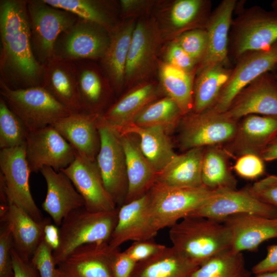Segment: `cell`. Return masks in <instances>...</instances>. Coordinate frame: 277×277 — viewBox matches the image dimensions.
Masks as SVG:
<instances>
[{
	"instance_id": "17",
	"label": "cell",
	"mask_w": 277,
	"mask_h": 277,
	"mask_svg": "<svg viewBox=\"0 0 277 277\" xmlns=\"http://www.w3.org/2000/svg\"><path fill=\"white\" fill-rule=\"evenodd\" d=\"M71 180L82 196L84 207L90 212L114 210L116 205L106 190L95 162L76 152L74 161L61 170Z\"/></svg>"
},
{
	"instance_id": "26",
	"label": "cell",
	"mask_w": 277,
	"mask_h": 277,
	"mask_svg": "<svg viewBox=\"0 0 277 277\" xmlns=\"http://www.w3.org/2000/svg\"><path fill=\"white\" fill-rule=\"evenodd\" d=\"M166 96L159 81L152 80L128 89L102 115L117 129L131 125L148 105Z\"/></svg>"
},
{
	"instance_id": "49",
	"label": "cell",
	"mask_w": 277,
	"mask_h": 277,
	"mask_svg": "<svg viewBox=\"0 0 277 277\" xmlns=\"http://www.w3.org/2000/svg\"><path fill=\"white\" fill-rule=\"evenodd\" d=\"M166 247L150 240L136 241L124 251L137 263L155 254Z\"/></svg>"
},
{
	"instance_id": "12",
	"label": "cell",
	"mask_w": 277,
	"mask_h": 277,
	"mask_svg": "<svg viewBox=\"0 0 277 277\" xmlns=\"http://www.w3.org/2000/svg\"><path fill=\"white\" fill-rule=\"evenodd\" d=\"M110 41V33L102 26L78 18L57 38L53 57L76 61H100Z\"/></svg>"
},
{
	"instance_id": "15",
	"label": "cell",
	"mask_w": 277,
	"mask_h": 277,
	"mask_svg": "<svg viewBox=\"0 0 277 277\" xmlns=\"http://www.w3.org/2000/svg\"><path fill=\"white\" fill-rule=\"evenodd\" d=\"M228 81L211 109L225 112L238 94L277 64V42L270 47L246 53L236 61Z\"/></svg>"
},
{
	"instance_id": "14",
	"label": "cell",
	"mask_w": 277,
	"mask_h": 277,
	"mask_svg": "<svg viewBox=\"0 0 277 277\" xmlns=\"http://www.w3.org/2000/svg\"><path fill=\"white\" fill-rule=\"evenodd\" d=\"M26 155L31 172L45 167L56 171L67 167L76 151L52 125L29 131L25 143Z\"/></svg>"
},
{
	"instance_id": "41",
	"label": "cell",
	"mask_w": 277,
	"mask_h": 277,
	"mask_svg": "<svg viewBox=\"0 0 277 277\" xmlns=\"http://www.w3.org/2000/svg\"><path fill=\"white\" fill-rule=\"evenodd\" d=\"M29 130L19 117L0 97V148H12L25 144Z\"/></svg>"
},
{
	"instance_id": "8",
	"label": "cell",
	"mask_w": 277,
	"mask_h": 277,
	"mask_svg": "<svg viewBox=\"0 0 277 277\" xmlns=\"http://www.w3.org/2000/svg\"><path fill=\"white\" fill-rule=\"evenodd\" d=\"M238 122L225 112L211 108L199 113L191 112L183 116L178 125L180 146L187 150L227 144L235 134Z\"/></svg>"
},
{
	"instance_id": "27",
	"label": "cell",
	"mask_w": 277,
	"mask_h": 277,
	"mask_svg": "<svg viewBox=\"0 0 277 277\" xmlns=\"http://www.w3.org/2000/svg\"><path fill=\"white\" fill-rule=\"evenodd\" d=\"M1 218L9 226L13 247L22 258L31 260L44 237V228L50 221L37 222L15 204L1 205Z\"/></svg>"
},
{
	"instance_id": "37",
	"label": "cell",
	"mask_w": 277,
	"mask_h": 277,
	"mask_svg": "<svg viewBox=\"0 0 277 277\" xmlns=\"http://www.w3.org/2000/svg\"><path fill=\"white\" fill-rule=\"evenodd\" d=\"M157 75L164 93L175 102L184 115L192 112L196 74L185 72L160 60Z\"/></svg>"
},
{
	"instance_id": "21",
	"label": "cell",
	"mask_w": 277,
	"mask_h": 277,
	"mask_svg": "<svg viewBox=\"0 0 277 277\" xmlns=\"http://www.w3.org/2000/svg\"><path fill=\"white\" fill-rule=\"evenodd\" d=\"M149 203L147 192L120 207L117 222L109 241L111 247L117 249L129 241L150 240L157 234L158 231L152 223Z\"/></svg>"
},
{
	"instance_id": "31",
	"label": "cell",
	"mask_w": 277,
	"mask_h": 277,
	"mask_svg": "<svg viewBox=\"0 0 277 277\" xmlns=\"http://www.w3.org/2000/svg\"><path fill=\"white\" fill-rule=\"evenodd\" d=\"M134 138L132 134H121L128 180L127 194L124 204L146 194L156 183L158 174L143 154Z\"/></svg>"
},
{
	"instance_id": "10",
	"label": "cell",
	"mask_w": 277,
	"mask_h": 277,
	"mask_svg": "<svg viewBox=\"0 0 277 277\" xmlns=\"http://www.w3.org/2000/svg\"><path fill=\"white\" fill-rule=\"evenodd\" d=\"M230 50L236 61L244 54L268 48L277 42V13L255 7L232 19Z\"/></svg>"
},
{
	"instance_id": "51",
	"label": "cell",
	"mask_w": 277,
	"mask_h": 277,
	"mask_svg": "<svg viewBox=\"0 0 277 277\" xmlns=\"http://www.w3.org/2000/svg\"><path fill=\"white\" fill-rule=\"evenodd\" d=\"M11 254L13 277H40L31 260L22 258L13 247Z\"/></svg>"
},
{
	"instance_id": "9",
	"label": "cell",
	"mask_w": 277,
	"mask_h": 277,
	"mask_svg": "<svg viewBox=\"0 0 277 277\" xmlns=\"http://www.w3.org/2000/svg\"><path fill=\"white\" fill-rule=\"evenodd\" d=\"M100 148L96 163L104 186L113 201L121 206L128 191L126 159L121 134L100 116L98 121Z\"/></svg>"
},
{
	"instance_id": "6",
	"label": "cell",
	"mask_w": 277,
	"mask_h": 277,
	"mask_svg": "<svg viewBox=\"0 0 277 277\" xmlns=\"http://www.w3.org/2000/svg\"><path fill=\"white\" fill-rule=\"evenodd\" d=\"M163 44L151 15L137 19L127 57L124 88L154 79Z\"/></svg>"
},
{
	"instance_id": "3",
	"label": "cell",
	"mask_w": 277,
	"mask_h": 277,
	"mask_svg": "<svg viewBox=\"0 0 277 277\" xmlns=\"http://www.w3.org/2000/svg\"><path fill=\"white\" fill-rule=\"evenodd\" d=\"M118 209L90 212L83 207L69 213L58 227L59 245L53 251L56 265L82 245L109 242L117 222Z\"/></svg>"
},
{
	"instance_id": "45",
	"label": "cell",
	"mask_w": 277,
	"mask_h": 277,
	"mask_svg": "<svg viewBox=\"0 0 277 277\" xmlns=\"http://www.w3.org/2000/svg\"><path fill=\"white\" fill-rule=\"evenodd\" d=\"M246 189L262 202L277 209V175H269Z\"/></svg>"
},
{
	"instance_id": "35",
	"label": "cell",
	"mask_w": 277,
	"mask_h": 277,
	"mask_svg": "<svg viewBox=\"0 0 277 277\" xmlns=\"http://www.w3.org/2000/svg\"><path fill=\"white\" fill-rule=\"evenodd\" d=\"M199 266L172 246L137 262L130 277H189Z\"/></svg>"
},
{
	"instance_id": "42",
	"label": "cell",
	"mask_w": 277,
	"mask_h": 277,
	"mask_svg": "<svg viewBox=\"0 0 277 277\" xmlns=\"http://www.w3.org/2000/svg\"><path fill=\"white\" fill-rule=\"evenodd\" d=\"M160 60L176 68L191 73H197L198 64L175 41L164 43Z\"/></svg>"
},
{
	"instance_id": "47",
	"label": "cell",
	"mask_w": 277,
	"mask_h": 277,
	"mask_svg": "<svg viewBox=\"0 0 277 277\" xmlns=\"http://www.w3.org/2000/svg\"><path fill=\"white\" fill-rule=\"evenodd\" d=\"M13 239L9 226L4 222L0 232V277H13Z\"/></svg>"
},
{
	"instance_id": "48",
	"label": "cell",
	"mask_w": 277,
	"mask_h": 277,
	"mask_svg": "<svg viewBox=\"0 0 277 277\" xmlns=\"http://www.w3.org/2000/svg\"><path fill=\"white\" fill-rule=\"evenodd\" d=\"M155 0H120L118 1L122 20L150 16Z\"/></svg>"
},
{
	"instance_id": "24",
	"label": "cell",
	"mask_w": 277,
	"mask_h": 277,
	"mask_svg": "<svg viewBox=\"0 0 277 277\" xmlns=\"http://www.w3.org/2000/svg\"><path fill=\"white\" fill-rule=\"evenodd\" d=\"M40 172L47 185L42 208L59 227L69 213L84 206V200L69 178L62 171L45 167Z\"/></svg>"
},
{
	"instance_id": "44",
	"label": "cell",
	"mask_w": 277,
	"mask_h": 277,
	"mask_svg": "<svg viewBox=\"0 0 277 277\" xmlns=\"http://www.w3.org/2000/svg\"><path fill=\"white\" fill-rule=\"evenodd\" d=\"M53 251L44 239L31 258L30 260L40 277H60Z\"/></svg>"
},
{
	"instance_id": "50",
	"label": "cell",
	"mask_w": 277,
	"mask_h": 277,
	"mask_svg": "<svg viewBox=\"0 0 277 277\" xmlns=\"http://www.w3.org/2000/svg\"><path fill=\"white\" fill-rule=\"evenodd\" d=\"M136 263L124 251L117 250L112 261V276L130 277Z\"/></svg>"
},
{
	"instance_id": "20",
	"label": "cell",
	"mask_w": 277,
	"mask_h": 277,
	"mask_svg": "<svg viewBox=\"0 0 277 277\" xmlns=\"http://www.w3.org/2000/svg\"><path fill=\"white\" fill-rule=\"evenodd\" d=\"M225 113L237 121L250 114L277 117V81L274 75L265 73L244 88Z\"/></svg>"
},
{
	"instance_id": "39",
	"label": "cell",
	"mask_w": 277,
	"mask_h": 277,
	"mask_svg": "<svg viewBox=\"0 0 277 277\" xmlns=\"http://www.w3.org/2000/svg\"><path fill=\"white\" fill-rule=\"evenodd\" d=\"M184 115L175 102L166 95L148 105L131 125L145 128L160 127L171 133Z\"/></svg>"
},
{
	"instance_id": "57",
	"label": "cell",
	"mask_w": 277,
	"mask_h": 277,
	"mask_svg": "<svg viewBox=\"0 0 277 277\" xmlns=\"http://www.w3.org/2000/svg\"><path fill=\"white\" fill-rule=\"evenodd\" d=\"M273 70L275 71V74L273 75L274 77L275 78L276 81H277V64L275 66L274 69H273Z\"/></svg>"
},
{
	"instance_id": "4",
	"label": "cell",
	"mask_w": 277,
	"mask_h": 277,
	"mask_svg": "<svg viewBox=\"0 0 277 277\" xmlns=\"http://www.w3.org/2000/svg\"><path fill=\"white\" fill-rule=\"evenodd\" d=\"M219 190L204 185L196 188H177L156 182L148 192L153 225L157 231L171 227L189 216Z\"/></svg>"
},
{
	"instance_id": "43",
	"label": "cell",
	"mask_w": 277,
	"mask_h": 277,
	"mask_svg": "<svg viewBox=\"0 0 277 277\" xmlns=\"http://www.w3.org/2000/svg\"><path fill=\"white\" fill-rule=\"evenodd\" d=\"M174 40L198 64L199 67L207 49V35L205 28L187 31Z\"/></svg>"
},
{
	"instance_id": "55",
	"label": "cell",
	"mask_w": 277,
	"mask_h": 277,
	"mask_svg": "<svg viewBox=\"0 0 277 277\" xmlns=\"http://www.w3.org/2000/svg\"><path fill=\"white\" fill-rule=\"evenodd\" d=\"M256 277H277V271L259 273L256 274Z\"/></svg>"
},
{
	"instance_id": "32",
	"label": "cell",
	"mask_w": 277,
	"mask_h": 277,
	"mask_svg": "<svg viewBox=\"0 0 277 277\" xmlns=\"http://www.w3.org/2000/svg\"><path fill=\"white\" fill-rule=\"evenodd\" d=\"M204 147L176 154L157 174L156 182L177 188H196L203 185L202 164Z\"/></svg>"
},
{
	"instance_id": "18",
	"label": "cell",
	"mask_w": 277,
	"mask_h": 277,
	"mask_svg": "<svg viewBox=\"0 0 277 277\" xmlns=\"http://www.w3.org/2000/svg\"><path fill=\"white\" fill-rule=\"evenodd\" d=\"M74 62L82 112L103 115L114 102V91L100 65Z\"/></svg>"
},
{
	"instance_id": "11",
	"label": "cell",
	"mask_w": 277,
	"mask_h": 277,
	"mask_svg": "<svg viewBox=\"0 0 277 277\" xmlns=\"http://www.w3.org/2000/svg\"><path fill=\"white\" fill-rule=\"evenodd\" d=\"M211 13L209 1L157 0L150 15L164 44L187 31L205 28Z\"/></svg>"
},
{
	"instance_id": "56",
	"label": "cell",
	"mask_w": 277,
	"mask_h": 277,
	"mask_svg": "<svg viewBox=\"0 0 277 277\" xmlns=\"http://www.w3.org/2000/svg\"><path fill=\"white\" fill-rule=\"evenodd\" d=\"M272 11L277 13V0H274L271 3Z\"/></svg>"
},
{
	"instance_id": "58",
	"label": "cell",
	"mask_w": 277,
	"mask_h": 277,
	"mask_svg": "<svg viewBox=\"0 0 277 277\" xmlns=\"http://www.w3.org/2000/svg\"></svg>"
},
{
	"instance_id": "36",
	"label": "cell",
	"mask_w": 277,
	"mask_h": 277,
	"mask_svg": "<svg viewBox=\"0 0 277 277\" xmlns=\"http://www.w3.org/2000/svg\"><path fill=\"white\" fill-rule=\"evenodd\" d=\"M226 64L208 66L197 72L194 82L192 112H201L214 105L232 71Z\"/></svg>"
},
{
	"instance_id": "2",
	"label": "cell",
	"mask_w": 277,
	"mask_h": 277,
	"mask_svg": "<svg viewBox=\"0 0 277 277\" xmlns=\"http://www.w3.org/2000/svg\"><path fill=\"white\" fill-rule=\"evenodd\" d=\"M169 228L172 247L198 266L231 249L229 231L222 222L188 216Z\"/></svg>"
},
{
	"instance_id": "22",
	"label": "cell",
	"mask_w": 277,
	"mask_h": 277,
	"mask_svg": "<svg viewBox=\"0 0 277 277\" xmlns=\"http://www.w3.org/2000/svg\"><path fill=\"white\" fill-rule=\"evenodd\" d=\"M277 136V117L257 114L244 116L238 122L233 138L224 149L229 155H259Z\"/></svg>"
},
{
	"instance_id": "13",
	"label": "cell",
	"mask_w": 277,
	"mask_h": 277,
	"mask_svg": "<svg viewBox=\"0 0 277 277\" xmlns=\"http://www.w3.org/2000/svg\"><path fill=\"white\" fill-rule=\"evenodd\" d=\"M0 170L8 202L22 208L36 221H43L44 219L30 189L29 177L31 172L26 159L25 144L1 149Z\"/></svg>"
},
{
	"instance_id": "53",
	"label": "cell",
	"mask_w": 277,
	"mask_h": 277,
	"mask_svg": "<svg viewBox=\"0 0 277 277\" xmlns=\"http://www.w3.org/2000/svg\"><path fill=\"white\" fill-rule=\"evenodd\" d=\"M44 239L53 250L57 248L60 242L59 228L51 224L50 220L45 226Z\"/></svg>"
},
{
	"instance_id": "38",
	"label": "cell",
	"mask_w": 277,
	"mask_h": 277,
	"mask_svg": "<svg viewBox=\"0 0 277 277\" xmlns=\"http://www.w3.org/2000/svg\"><path fill=\"white\" fill-rule=\"evenodd\" d=\"M228 156L218 146L205 148L202 164L204 186L211 190L236 189L237 181L230 170Z\"/></svg>"
},
{
	"instance_id": "28",
	"label": "cell",
	"mask_w": 277,
	"mask_h": 277,
	"mask_svg": "<svg viewBox=\"0 0 277 277\" xmlns=\"http://www.w3.org/2000/svg\"><path fill=\"white\" fill-rule=\"evenodd\" d=\"M41 86L72 112H82L74 62L53 57L43 65Z\"/></svg>"
},
{
	"instance_id": "7",
	"label": "cell",
	"mask_w": 277,
	"mask_h": 277,
	"mask_svg": "<svg viewBox=\"0 0 277 277\" xmlns=\"http://www.w3.org/2000/svg\"><path fill=\"white\" fill-rule=\"evenodd\" d=\"M27 6L32 49L37 61L44 65L53 57L60 35L78 17L44 0L27 1Z\"/></svg>"
},
{
	"instance_id": "19",
	"label": "cell",
	"mask_w": 277,
	"mask_h": 277,
	"mask_svg": "<svg viewBox=\"0 0 277 277\" xmlns=\"http://www.w3.org/2000/svg\"><path fill=\"white\" fill-rule=\"evenodd\" d=\"M119 248L108 242L82 245L57 265L60 277H112L111 264Z\"/></svg>"
},
{
	"instance_id": "1",
	"label": "cell",
	"mask_w": 277,
	"mask_h": 277,
	"mask_svg": "<svg viewBox=\"0 0 277 277\" xmlns=\"http://www.w3.org/2000/svg\"><path fill=\"white\" fill-rule=\"evenodd\" d=\"M0 71L9 87L41 86L43 65L32 47L27 1H0Z\"/></svg>"
},
{
	"instance_id": "29",
	"label": "cell",
	"mask_w": 277,
	"mask_h": 277,
	"mask_svg": "<svg viewBox=\"0 0 277 277\" xmlns=\"http://www.w3.org/2000/svg\"><path fill=\"white\" fill-rule=\"evenodd\" d=\"M236 4L235 0H224L211 13L205 27L207 49L197 72L208 66L227 64L230 30Z\"/></svg>"
},
{
	"instance_id": "52",
	"label": "cell",
	"mask_w": 277,
	"mask_h": 277,
	"mask_svg": "<svg viewBox=\"0 0 277 277\" xmlns=\"http://www.w3.org/2000/svg\"><path fill=\"white\" fill-rule=\"evenodd\" d=\"M266 256L252 268L255 274L277 271V244L269 245L267 248Z\"/></svg>"
},
{
	"instance_id": "54",
	"label": "cell",
	"mask_w": 277,
	"mask_h": 277,
	"mask_svg": "<svg viewBox=\"0 0 277 277\" xmlns=\"http://www.w3.org/2000/svg\"><path fill=\"white\" fill-rule=\"evenodd\" d=\"M260 156L266 162L277 160V136L263 150Z\"/></svg>"
},
{
	"instance_id": "30",
	"label": "cell",
	"mask_w": 277,
	"mask_h": 277,
	"mask_svg": "<svg viewBox=\"0 0 277 277\" xmlns=\"http://www.w3.org/2000/svg\"><path fill=\"white\" fill-rule=\"evenodd\" d=\"M136 20H122L110 32L109 45L100 60V66L115 94H120L125 88L126 63Z\"/></svg>"
},
{
	"instance_id": "46",
	"label": "cell",
	"mask_w": 277,
	"mask_h": 277,
	"mask_svg": "<svg viewBox=\"0 0 277 277\" xmlns=\"http://www.w3.org/2000/svg\"><path fill=\"white\" fill-rule=\"evenodd\" d=\"M234 171L241 177L253 180L264 172V161L257 154L248 153L239 156L233 166Z\"/></svg>"
},
{
	"instance_id": "34",
	"label": "cell",
	"mask_w": 277,
	"mask_h": 277,
	"mask_svg": "<svg viewBox=\"0 0 277 277\" xmlns=\"http://www.w3.org/2000/svg\"><path fill=\"white\" fill-rule=\"evenodd\" d=\"M117 130L121 134H132L139 138L141 151L158 173L177 154L174 151L170 133L162 128L130 125Z\"/></svg>"
},
{
	"instance_id": "16",
	"label": "cell",
	"mask_w": 277,
	"mask_h": 277,
	"mask_svg": "<svg viewBox=\"0 0 277 277\" xmlns=\"http://www.w3.org/2000/svg\"><path fill=\"white\" fill-rule=\"evenodd\" d=\"M240 214H252L277 219V209L257 199L246 189H221L189 216L206 217L221 222Z\"/></svg>"
},
{
	"instance_id": "23",
	"label": "cell",
	"mask_w": 277,
	"mask_h": 277,
	"mask_svg": "<svg viewBox=\"0 0 277 277\" xmlns=\"http://www.w3.org/2000/svg\"><path fill=\"white\" fill-rule=\"evenodd\" d=\"M231 237V250L242 253L257 250L260 245L277 238V219L252 214H240L221 222Z\"/></svg>"
},
{
	"instance_id": "25",
	"label": "cell",
	"mask_w": 277,
	"mask_h": 277,
	"mask_svg": "<svg viewBox=\"0 0 277 277\" xmlns=\"http://www.w3.org/2000/svg\"><path fill=\"white\" fill-rule=\"evenodd\" d=\"M85 112L72 113L52 126L81 156L95 162L100 148V116Z\"/></svg>"
},
{
	"instance_id": "5",
	"label": "cell",
	"mask_w": 277,
	"mask_h": 277,
	"mask_svg": "<svg viewBox=\"0 0 277 277\" xmlns=\"http://www.w3.org/2000/svg\"><path fill=\"white\" fill-rule=\"evenodd\" d=\"M0 94L29 131L52 125L73 113L42 86L13 89L1 79Z\"/></svg>"
},
{
	"instance_id": "40",
	"label": "cell",
	"mask_w": 277,
	"mask_h": 277,
	"mask_svg": "<svg viewBox=\"0 0 277 277\" xmlns=\"http://www.w3.org/2000/svg\"><path fill=\"white\" fill-rule=\"evenodd\" d=\"M250 275L242 253L229 249L203 263L189 277H249Z\"/></svg>"
},
{
	"instance_id": "33",
	"label": "cell",
	"mask_w": 277,
	"mask_h": 277,
	"mask_svg": "<svg viewBox=\"0 0 277 277\" xmlns=\"http://www.w3.org/2000/svg\"><path fill=\"white\" fill-rule=\"evenodd\" d=\"M78 18L96 24L110 33L122 21L118 1L107 0H44Z\"/></svg>"
}]
</instances>
